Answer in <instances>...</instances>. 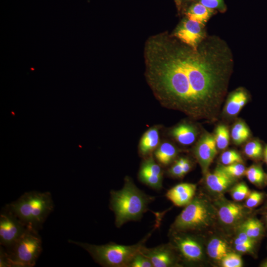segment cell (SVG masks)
<instances>
[{
    "instance_id": "1",
    "label": "cell",
    "mask_w": 267,
    "mask_h": 267,
    "mask_svg": "<svg viewBox=\"0 0 267 267\" xmlns=\"http://www.w3.org/2000/svg\"><path fill=\"white\" fill-rule=\"evenodd\" d=\"M145 61L146 79L162 105L193 119L217 120L231 71L225 46L208 41L194 49L156 37L146 44Z\"/></svg>"
},
{
    "instance_id": "2",
    "label": "cell",
    "mask_w": 267,
    "mask_h": 267,
    "mask_svg": "<svg viewBox=\"0 0 267 267\" xmlns=\"http://www.w3.org/2000/svg\"><path fill=\"white\" fill-rule=\"evenodd\" d=\"M154 199L139 189L131 177L126 176L121 189L110 191L109 207L115 215L116 226L120 227L128 222L139 221Z\"/></svg>"
},
{
    "instance_id": "3",
    "label": "cell",
    "mask_w": 267,
    "mask_h": 267,
    "mask_svg": "<svg viewBox=\"0 0 267 267\" xmlns=\"http://www.w3.org/2000/svg\"><path fill=\"white\" fill-rule=\"evenodd\" d=\"M157 216L155 226L140 241L135 244L125 245L110 242L104 245H95L73 240L69 242L86 250L93 259L105 267H128L134 256L145 245L154 230L160 225L161 217Z\"/></svg>"
},
{
    "instance_id": "4",
    "label": "cell",
    "mask_w": 267,
    "mask_h": 267,
    "mask_svg": "<svg viewBox=\"0 0 267 267\" xmlns=\"http://www.w3.org/2000/svg\"><path fill=\"white\" fill-rule=\"evenodd\" d=\"M27 227L38 231L53 211V201L48 192H26L6 206Z\"/></svg>"
},
{
    "instance_id": "5",
    "label": "cell",
    "mask_w": 267,
    "mask_h": 267,
    "mask_svg": "<svg viewBox=\"0 0 267 267\" xmlns=\"http://www.w3.org/2000/svg\"><path fill=\"white\" fill-rule=\"evenodd\" d=\"M216 214V209L207 199L194 196L176 218L170 230L182 232L200 230L213 223Z\"/></svg>"
},
{
    "instance_id": "6",
    "label": "cell",
    "mask_w": 267,
    "mask_h": 267,
    "mask_svg": "<svg viewBox=\"0 0 267 267\" xmlns=\"http://www.w3.org/2000/svg\"><path fill=\"white\" fill-rule=\"evenodd\" d=\"M42 250L38 231L27 227L20 237L6 252L9 267H34Z\"/></svg>"
},
{
    "instance_id": "7",
    "label": "cell",
    "mask_w": 267,
    "mask_h": 267,
    "mask_svg": "<svg viewBox=\"0 0 267 267\" xmlns=\"http://www.w3.org/2000/svg\"><path fill=\"white\" fill-rule=\"evenodd\" d=\"M170 242L179 260L187 263H195L203 258V248L198 240L188 232L170 230Z\"/></svg>"
},
{
    "instance_id": "8",
    "label": "cell",
    "mask_w": 267,
    "mask_h": 267,
    "mask_svg": "<svg viewBox=\"0 0 267 267\" xmlns=\"http://www.w3.org/2000/svg\"><path fill=\"white\" fill-rule=\"evenodd\" d=\"M27 227L6 209L0 216V245L8 248L24 233Z\"/></svg>"
},
{
    "instance_id": "9",
    "label": "cell",
    "mask_w": 267,
    "mask_h": 267,
    "mask_svg": "<svg viewBox=\"0 0 267 267\" xmlns=\"http://www.w3.org/2000/svg\"><path fill=\"white\" fill-rule=\"evenodd\" d=\"M140 252L151 261L153 267H171L178 265V257L170 243L153 248L145 245Z\"/></svg>"
},
{
    "instance_id": "10",
    "label": "cell",
    "mask_w": 267,
    "mask_h": 267,
    "mask_svg": "<svg viewBox=\"0 0 267 267\" xmlns=\"http://www.w3.org/2000/svg\"><path fill=\"white\" fill-rule=\"evenodd\" d=\"M203 26L186 18L178 26L174 36L185 44L196 49L204 37Z\"/></svg>"
},
{
    "instance_id": "11",
    "label": "cell",
    "mask_w": 267,
    "mask_h": 267,
    "mask_svg": "<svg viewBox=\"0 0 267 267\" xmlns=\"http://www.w3.org/2000/svg\"><path fill=\"white\" fill-rule=\"evenodd\" d=\"M194 154L202 173L206 174L217 154L214 135L208 133L203 134L194 147Z\"/></svg>"
},
{
    "instance_id": "12",
    "label": "cell",
    "mask_w": 267,
    "mask_h": 267,
    "mask_svg": "<svg viewBox=\"0 0 267 267\" xmlns=\"http://www.w3.org/2000/svg\"><path fill=\"white\" fill-rule=\"evenodd\" d=\"M245 211L240 204L228 201H222L218 210V216L221 222L228 226L237 224L244 218Z\"/></svg>"
},
{
    "instance_id": "13",
    "label": "cell",
    "mask_w": 267,
    "mask_h": 267,
    "mask_svg": "<svg viewBox=\"0 0 267 267\" xmlns=\"http://www.w3.org/2000/svg\"><path fill=\"white\" fill-rule=\"evenodd\" d=\"M196 190V184L181 183L168 190L166 197L176 206H185L194 197Z\"/></svg>"
},
{
    "instance_id": "14",
    "label": "cell",
    "mask_w": 267,
    "mask_h": 267,
    "mask_svg": "<svg viewBox=\"0 0 267 267\" xmlns=\"http://www.w3.org/2000/svg\"><path fill=\"white\" fill-rule=\"evenodd\" d=\"M249 94L240 88L231 92L228 95L223 108L224 114L228 118L236 116L248 102Z\"/></svg>"
},
{
    "instance_id": "15",
    "label": "cell",
    "mask_w": 267,
    "mask_h": 267,
    "mask_svg": "<svg viewBox=\"0 0 267 267\" xmlns=\"http://www.w3.org/2000/svg\"><path fill=\"white\" fill-rule=\"evenodd\" d=\"M206 184L211 191L216 193H222L229 188L235 181L233 178L218 167L213 173H207Z\"/></svg>"
},
{
    "instance_id": "16",
    "label": "cell",
    "mask_w": 267,
    "mask_h": 267,
    "mask_svg": "<svg viewBox=\"0 0 267 267\" xmlns=\"http://www.w3.org/2000/svg\"><path fill=\"white\" fill-rule=\"evenodd\" d=\"M170 134L178 143L187 146L195 141L198 135V130L192 124L182 123L173 128Z\"/></svg>"
},
{
    "instance_id": "17",
    "label": "cell",
    "mask_w": 267,
    "mask_h": 267,
    "mask_svg": "<svg viewBox=\"0 0 267 267\" xmlns=\"http://www.w3.org/2000/svg\"><path fill=\"white\" fill-rule=\"evenodd\" d=\"M159 144V128L157 126L152 127L147 130L140 138L139 153L143 157H148Z\"/></svg>"
},
{
    "instance_id": "18",
    "label": "cell",
    "mask_w": 267,
    "mask_h": 267,
    "mask_svg": "<svg viewBox=\"0 0 267 267\" xmlns=\"http://www.w3.org/2000/svg\"><path fill=\"white\" fill-rule=\"evenodd\" d=\"M178 154L177 147L172 143L164 141L159 145L154 151L155 157L162 166L170 164Z\"/></svg>"
},
{
    "instance_id": "19",
    "label": "cell",
    "mask_w": 267,
    "mask_h": 267,
    "mask_svg": "<svg viewBox=\"0 0 267 267\" xmlns=\"http://www.w3.org/2000/svg\"><path fill=\"white\" fill-rule=\"evenodd\" d=\"M214 13V10L210 9L199 2L192 4L188 7L185 14L188 19L205 25Z\"/></svg>"
},
{
    "instance_id": "20",
    "label": "cell",
    "mask_w": 267,
    "mask_h": 267,
    "mask_svg": "<svg viewBox=\"0 0 267 267\" xmlns=\"http://www.w3.org/2000/svg\"><path fill=\"white\" fill-rule=\"evenodd\" d=\"M207 251L209 256L216 261H221L228 253L226 242L219 238H213L209 242Z\"/></svg>"
},
{
    "instance_id": "21",
    "label": "cell",
    "mask_w": 267,
    "mask_h": 267,
    "mask_svg": "<svg viewBox=\"0 0 267 267\" xmlns=\"http://www.w3.org/2000/svg\"><path fill=\"white\" fill-rule=\"evenodd\" d=\"M251 134L249 127L242 120L236 121L231 130V137L233 143L236 145L242 144L246 141Z\"/></svg>"
},
{
    "instance_id": "22",
    "label": "cell",
    "mask_w": 267,
    "mask_h": 267,
    "mask_svg": "<svg viewBox=\"0 0 267 267\" xmlns=\"http://www.w3.org/2000/svg\"><path fill=\"white\" fill-rule=\"evenodd\" d=\"M240 229L255 241L259 239L264 233L263 224L256 218H250L245 221L241 225Z\"/></svg>"
},
{
    "instance_id": "23",
    "label": "cell",
    "mask_w": 267,
    "mask_h": 267,
    "mask_svg": "<svg viewBox=\"0 0 267 267\" xmlns=\"http://www.w3.org/2000/svg\"><path fill=\"white\" fill-rule=\"evenodd\" d=\"M244 175L250 182L258 187L263 186L267 180V175L259 165H251L246 169Z\"/></svg>"
},
{
    "instance_id": "24",
    "label": "cell",
    "mask_w": 267,
    "mask_h": 267,
    "mask_svg": "<svg viewBox=\"0 0 267 267\" xmlns=\"http://www.w3.org/2000/svg\"><path fill=\"white\" fill-rule=\"evenodd\" d=\"M243 150L246 156L256 161L260 160L264 155L263 145L257 139L248 141L245 144Z\"/></svg>"
},
{
    "instance_id": "25",
    "label": "cell",
    "mask_w": 267,
    "mask_h": 267,
    "mask_svg": "<svg viewBox=\"0 0 267 267\" xmlns=\"http://www.w3.org/2000/svg\"><path fill=\"white\" fill-rule=\"evenodd\" d=\"M214 137L217 149L220 150H225L229 143L230 135L227 126L220 124L215 129Z\"/></svg>"
},
{
    "instance_id": "26",
    "label": "cell",
    "mask_w": 267,
    "mask_h": 267,
    "mask_svg": "<svg viewBox=\"0 0 267 267\" xmlns=\"http://www.w3.org/2000/svg\"><path fill=\"white\" fill-rule=\"evenodd\" d=\"M138 177L140 182L154 189L159 190L162 187L163 177L154 175L141 169H139Z\"/></svg>"
},
{
    "instance_id": "27",
    "label": "cell",
    "mask_w": 267,
    "mask_h": 267,
    "mask_svg": "<svg viewBox=\"0 0 267 267\" xmlns=\"http://www.w3.org/2000/svg\"><path fill=\"white\" fill-rule=\"evenodd\" d=\"M218 167L226 174L235 179L243 176L246 169L242 163L220 165Z\"/></svg>"
},
{
    "instance_id": "28",
    "label": "cell",
    "mask_w": 267,
    "mask_h": 267,
    "mask_svg": "<svg viewBox=\"0 0 267 267\" xmlns=\"http://www.w3.org/2000/svg\"><path fill=\"white\" fill-rule=\"evenodd\" d=\"M140 169L154 175L163 177V172L161 167L157 163L151 155L148 156L142 161Z\"/></svg>"
},
{
    "instance_id": "29",
    "label": "cell",
    "mask_w": 267,
    "mask_h": 267,
    "mask_svg": "<svg viewBox=\"0 0 267 267\" xmlns=\"http://www.w3.org/2000/svg\"><path fill=\"white\" fill-rule=\"evenodd\" d=\"M251 191L244 182H240L233 186L230 190L232 198L235 201H241L247 199Z\"/></svg>"
},
{
    "instance_id": "30",
    "label": "cell",
    "mask_w": 267,
    "mask_h": 267,
    "mask_svg": "<svg viewBox=\"0 0 267 267\" xmlns=\"http://www.w3.org/2000/svg\"><path fill=\"white\" fill-rule=\"evenodd\" d=\"M220 159L223 165H228L234 163H243V162L240 154L234 150H228L224 151L221 155Z\"/></svg>"
},
{
    "instance_id": "31",
    "label": "cell",
    "mask_w": 267,
    "mask_h": 267,
    "mask_svg": "<svg viewBox=\"0 0 267 267\" xmlns=\"http://www.w3.org/2000/svg\"><path fill=\"white\" fill-rule=\"evenodd\" d=\"M221 264L223 267H241L242 260L239 254L228 252L221 260Z\"/></svg>"
},
{
    "instance_id": "32",
    "label": "cell",
    "mask_w": 267,
    "mask_h": 267,
    "mask_svg": "<svg viewBox=\"0 0 267 267\" xmlns=\"http://www.w3.org/2000/svg\"><path fill=\"white\" fill-rule=\"evenodd\" d=\"M128 267H153L151 261L140 252L132 260Z\"/></svg>"
},
{
    "instance_id": "33",
    "label": "cell",
    "mask_w": 267,
    "mask_h": 267,
    "mask_svg": "<svg viewBox=\"0 0 267 267\" xmlns=\"http://www.w3.org/2000/svg\"><path fill=\"white\" fill-rule=\"evenodd\" d=\"M264 194L258 191L251 192L247 198L245 206L248 208H253L258 206L263 201Z\"/></svg>"
},
{
    "instance_id": "34",
    "label": "cell",
    "mask_w": 267,
    "mask_h": 267,
    "mask_svg": "<svg viewBox=\"0 0 267 267\" xmlns=\"http://www.w3.org/2000/svg\"><path fill=\"white\" fill-rule=\"evenodd\" d=\"M199 2L206 7L213 10L217 9L223 12L226 9V6L223 0H199Z\"/></svg>"
},
{
    "instance_id": "35",
    "label": "cell",
    "mask_w": 267,
    "mask_h": 267,
    "mask_svg": "<svg viewBox=\"0 0 267 267\" xmlns=\"http://www.w3.org/2000/svg\"><path fill=\"white\" fill-rule=\"evenodd\" d=\"M168 174L175 178H181L184 175L181 166L177 161L168 170Z\"/></svg>"
},
{
    "instance_id": "36",
    "label": "cell",
    "mask_w": 267,
    "mask_h": 267,
    "mask_svg": "<svg viewBox=\"0 0 267 267\" xmlns=\"http://www.w3.org/2000/svg\"><path fill=\"white\" fill-rule=\"evenodd\" d=\"M255 241L250 238L247 234L240 229L237 236L235 239V245L241 244L245 243H255Z\"/></svg>"
},
{
    "instance_id": "37",
    "label": "cell",
    "mask_w": 267,
    "mask_h": 267,
    "mask_svg": "<svg viewBox=\"0 0 267 267\" xmlns=\"http://www.w3.org/2000/svg\"><path fill=\"white\" fill-rule=\"evenodd\" d=\"M255 243H245L241 244L235 245L237 251L240 253H246L251 252L254 249Z\"/></svg>"
},
{
    "instance_id": "38",
    "label": "cell",
    "mask_w": 267,
    "mask_h": 267,
    "mask_svg": "<svg viewBox=\"0 0 267 267\" xmlns=\"http://www.w3.org/2000/svg\"><path fill=\"white\" fill-rule=\"evenodd\" d=\"M0 267H9L8 260L7 259L6 252L0 247Z\"/></svg>"
},
{
    "instance_id": "39",
    "label": "cell",
    "mask_w": 267,
    "mask_h": 267,
    "mask_svg": "<svg viewBox=\"0 0 267 267\" xmlns=\"http://www.w3.org/2000/svg\"><path fill=\"white\" fill-rule=\"evenodd\" d=\"M184 175L187 174L191 169V164L190 161L186 158L183 164L181 166Z\"/></svg>"
},
{
    "instance_id": "40",
    "label": "cell",
    "mask_w": 267,
    "mask_h": 267,
    "mask_svg": "<svg viewBox=\"0 0 267 267\" xmlns=\"http://www.w3.org/2000/svg\"><path fill=\"white\" fill-rule=\"evenodd\" d=\"M177 7L179 9L181 7L182 0H174Z\"/></svg>"
},
{
    "instance_id": "41",
    "label": "cell",
    "mask_w": 267,
    "mask_h": 267,
    "mask_svg": "<svg viewBox=\"0 0 267 267\" xmlns=\"http://www.w3.org/2000/svg\"><path fill=\"white\" fill-rule=\"evenodd\" d=\"M264 159L267 165V145L266 146L264 150Z\"/></svg>"
},
{
    "instance_id": "42",
    "label": "cell",
    "mask_w": 267,
    "mask_h": 267,
    "mask_svg": "<svg viewBox=\"0 0 267 267\" xmlns=\"http://www.w3.org/2000/svg\"><path fill=\"white\" fill-rule=\"evenodd\" d=\"M261 267H267V260L264 262L262 265Z\"/></svg>"
},
{
    "instance_id": "43",
    "label": "cell",
    "mask_w": 267,
    "mask_h": 267,
    "mask_svg": "<svg viewBox=\"0 0 267 267\" xmlns=\"http://www.w3.org/2000/svg\"><path fill=\"white\" fill-rule=\"evenodd\" d=\"M192 0H182V3L184 2H188V1H192Z\"/></svg>"
},
{
    "instance_id": "44",
    "label": "cell",
    "mask_w": 267,
    "mask_h": 267,
    "mask_svg": "<svg viewBox=\"0 0 267 267\" xmlns=\"http://www.w3.org/2000/svg\"><path fill=\"white\" fill-rule=\"evenodd\" d=\"M266 220H267V214L266 216Z\"/></svg>"
},
{
    "instance_id": "45",
    "label": "cell",
    "mask_w": 267,
    "mask_h": 267,
    "mask_svg": "<svg viewBox=\"0 0 267 267\" xmlns=\"http://www.w3.org/2000/svg\"></svg>"
}]
</instances>
